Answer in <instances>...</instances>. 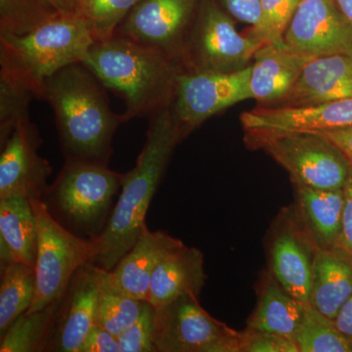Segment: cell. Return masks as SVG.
Wrapping results in <instances>:
<instances>
[{"instance_id": "6da1fadb", "label": "cell", "mask_w": 352, "mask_h": 352, "mask_svg": "<svg viewBox=\"0 0 352 352\" xmlns=\"http://www.w3.org/2000/svg\"><path fill=\"white\" fill-rule=\"evenodd\" d=\"M82 64L104 87L122 97L124 122L170 107L184 72L179 58L119 34L96 41Z\"/></svg>"}, {"instance_id": "7a4b0ae2", "label": "cell", "mask_w": 352, "mask_h": 352, "mask_svg": "<svg viewBox=\"0 0 352 352\" xmlns=\"http://www.w3.org/2000/svg\"><path fill=\"white\" fill-rule=\"evenodd\" d=\"M150 118L144 147L135 166L122 175V191L110 219L94 239L96 254L92 263L105 270H112L138 240L153 197L180 142L170 107Z\"/></svg>"}, {"instance_id": "3957f363", "label": "cell", "mask_w": 352, "mask_h": 352, "mask_svg": "<svg viewBox=\"0 0 352 352\" xmlns=\"http://www.w3.org/2000/svg\"><path fill=\"white\" fill-rule=\"evenodd\" d=\"M102 83L82 63L69 65L44 85L66 160L106 164L124 115L111 110Z\"/></svg>"}, {"instance_id": "277c9868", "label": "cell", "mask_w": 352, "mask_h": 352, "mask_svg": "<svg viewBox=\"0 0 352 352\" xmlns=\"http://www.w3.org/2000/svg\"><path fill=\"white\" fill-rule=\"evenodd\" d=\"M96 43L76 11H58L24 36H0V65L24 78L43 98L46 80L58 71L82 63Z\"/></svg>"}, {"instance_id": "5b68a950", "label": "cell", "mask_w": 352, "mask_h": 352, "mask_svg": "<svg viewBox=\"0 0 352 352\" xmlns=\"http://www.w3.org/2000/svg\"><path fill=\"white\" fill-rule=\"evenodd\" d=\"M122 175L106 164L66 160L41 200L68 230L94 240L110 219Z\"/></svg>"}, {"instance_id": "8992f818", "label": "cell", "mask_w": 352, "mask_h": 352, "mask_svg": "<svg viewBox=\"0 0 352 352\" xmlns=\"http://www.w3.org/2000/svg\"><path fill=\"white\" fill-rule=\"evenodd\" d=\"M247 143L261 148L288 171L293 184L316 189L344 187L351 166L342 153L310 131L247 133Z\"/></svg>"}, {"instance_id": "52a82bcc", "label": "cell", "mask_w": 352, "mask_h": 352, "mask_svg": "<svg viewBox=\"0 0 352 352\" xmlns=\"http://www.w3.org/2000/svg\"><path fill=\"white\" fill-rule=\"evenodd\" d=\"M38 229L36 296L29 311L43 309L61 300L76 271L92 263L94 240L80 237L50 214L43 200H32Z\"/></svg>"}, {"instance_id": "ba28073f", "label": "cell", "mask_w": 352, "mask_h": 352, "mask_svg": "<svg viewBox=\"0 0 352 352\" xmlns=\"http://www.w3.org/2000/svg\"><path fill=\"white\" fill-rule=\"evenodd\" d=\"M195 296L156 308L155 352H240V332L214 318Z\"/></svg>"}, {"instance_id": "9c48e42d", "label": "cell", "mask_w": 352, "mask_h": 352, "mask_svg": "<svg viewBox=\"0 0 352 352\" xmlns=\"http://www.w3.org/2000/svg\"><path fill=\"white\" fill-rule=\"evenodd\" d=\"M193 29L188 32L182 60L187 72L236 71L254 56L263 43L252 34L242 36L233 21L214 0H203Z\"/></svg>"}, {"instance_id": "30bf717a", "label": "cell", "mask_w": 352, "mask_h": 352, "mask_svg": "<svg viewBox=\"0 0 352 352\" xmlns=\"http://www.w3.org/2000/svg\"><path fill=\"white\" fill-rule=\"evenodd\" d=\"M252 66L231 72H187L180 74L171 113L180 141L217 113L251 99Z\"/></svg>"}, {"instance_id": "8fae6325", "label": "cell", "mask_w": 352, "mask_h": 352, "mask_svg": "<svg viewBox=\"0 0 352 352\" xmlns=\"http://www.w3.org/2000/svg\"><path fill=\"white\" fill-rule=\"evenodd\" d=\"M264 245L268 271L291 295L309 305L318 248L294 205L282 208L271 222Z\"/></svg>"}, {"instance_id": "7c38bea8", "label": "cell", "mask_w": 352, "mask_h": 352, "mask_svg": "<svg viewBox=\"0 0 352 352\" xmlns=\"http://www.w3.org/2000/svg\"><path fill=\"white\" fill-rule=\"evenodd\" d=\"M199 0H139L115 34L182 60Z\"/></svg>"}, {"instance_id": "4fadbf2b", "label": "cell", "mask_w": 352, "mask_h": 352, "mask_svg": "<svg viewBox=\"0 0 352 352\" xmlns=\"http://www.w3.org/2000/svg\"><path fill=\"white\" fill-rule=\"evenodd\" d=\"M284 41L307 57L352 55V28L335 0H302Z\"/></svg>"}, {"instance_id": "5bb4252c", "label": "cell", "mask_w": 352, "mask_h": 352, "mask_svg": "<svg viewBox=\"0 0 352 352\" xmlns=\"http://www.w3.org/2000/svg\"><path fill=\"white\" fill-rule=\"evenodd\" d=\"M43 143L38 129L31 120L12 132L0 155V199L21 197L41 200L47 190L52 166L38 155Z\"/></svg>"}, {"instance_id": "9a60e30c", "label": "cell", "mask_w": 352, "mask_h": 352, "mask_svg": "<svg viewBox=\"0 0 352 352\" xmlns=\"http://www.w3.org/2000/svg\"><path fill=\"white\" fill-rule=\"evenodd\" d=\"M96 302L95 264L87 263L76 271L65 292L46 351L80 352L95 324Z\"/></svg>"}, {"instance_id": "2e32d148", "label": "cell", "mask_w": 352, "mask_h": 352, "mask_svg": "<svg viewBox=\"0 0 352 352\" xmlns=\"http://www.w3.org/2000/svg\"><path fill=\"white\" fill-rule=\"evenodd\" d=\"M245 133L320 131L352 126V97L305 107H261L242 113Z\"/></svg>"}, {"instance_id": "e0dca14e", "label": "cell", "mask_w": 352, "mask_h": 352, "mask_svg": "<svg viewBox=\"0 0 352 352\" xmlns=\"http://www.w3.org/2000/svg\"><path fill=\"white\" fill-rule=\"evenodd\" d=\"M352 97V55L312 58L283 98L267 107H305Z\"/></svg>"}, {"instance_id": "ac0fdd59", "label": "cell", "mask_w": 352, "mask_h": 352, "mask_svg": "<svg viewBox=\"0 0 352 352\" xmlns=\"http://www.w3.org/2000/svg\"><path fill=\"white\" fill-rule=\"evenodd\" d=\"M183 243L166 231H151L147 224L133 247L110 272L111 281L122 293L139 300H147L153 272L164 256Z\"/></svg>"}, {"instance_id": "d6986e66", "label": "cell", "mask_w": 352, "mask_h": 352, "mask_svg": "<svg viewBox=\"0 0 352 352\" xmlns=\"http://www.w3.org/2000/svg\"><path fill=\"white\" fill-rule=\"evenodd\" d=\"M207 278L203 252L198 248L183 244L164 256L155 268L147 300L159 308L182 296L200 298Z\"/></svg>"}, {"instance_id": "ffe728a7", "label": "cell", "mask_w": 352, "mask_h": 352, "mask_svg": "<svg viewBox=\"0 0 352 352\" xmlns=\"http://www.w3.org/2000/svg\"><path fill=\"white\" fill-rule=\"evenodd\" d=\"M254 58L250 82L252 98L270 105L283 98L312 59L285 43L263 44Z\"/></svg>"}, {"instance_id": "44dd1931", "label": "cell", "mask_w": 352, "mask_h": 352, "mask_svg": "<svg viewBox=\"0 0 352 352\" xmlns=\"http://www.w3.org/2000/svg\"><path fill=\"white\" fill-rule=\"evenodd\" d=\"M293 186L294 207L318 250L339 248L344 220V189Z\"/></svg>"}, {"instance_id": "7402d4cb", "label": "cell", "mask_w": 352, "mask_h": 352, "mask_svg": "<svg viewBox=\"0 0 352 352\" xmlns=\"http://www.w3.org/2000/svg\"><path fill=\"white\" fill-rule=\"evenodd\" d=\"M38 229L32 201L21 197L0 199V268L22 263L36 267Z\"/></svg>"}, {"instance_id": "603a6c76", "label": "cell", "mask_w": 352, "mask_h": 352, "mask_svg": "<svg viewBox=\"0 0 352 352\" xmlns=\"http://www.w3.org/2000/svg\"><path fill=\"white\" fill-rule=\"evenodd\" d=\"M256 292L258 303L247 328L293 338L305 316L307 303L291 295L268 270L263 271Z\"/></svg>"}, {"instance_id": "cb8c5ba5", "label": "cell", "mask_w": 352, "mask_h": 352, "mask_svg": "<svg viewBox=\"0 0 352 352\" xmlns=\"http://www.w3.org/2000/svg\"><path fill=\"white\" fill-rule=\"evenodd\" d=\"M352 296V259L340 248L318 250L315 258L309 305L335 320Z\"/></svg>"}, {"instance_id": "d4e9b609", "label": "cell", "mask_w": 352, "mask_h": 352, "mask_svg": "<svg viewBox=\"0 0 352 352\" xmlns=\"http://www.w3.org/2000/svg\"><path fill=\"white\" fill-rule=\"evenodd\" d=\"M36 296V270L22 263H9L1 270L0 338L14 322L29 311Z\"/></svg>"}, {"instance_id": "484cf974", "label": "cell", "mask_w": 352, "mask_h": 352, "mask_svg": "<svg viewBox=\"0 0 352 352\" xmlns=\"http://www.w3.org/2000/svg\"><path fill=\"white\" fill-rule=\"evenodd\" d=\"M97 302L95 324L119 336L138 318L144 300L122 293L111 281L110 272L95 265Z\"/></svg>"}, {"instance_id": "4316f807", "label": "cell", "mask_w": 352, "mask_h": 352, "mask_svg": "<svg viewBox=\"0 0 352 352\" xmlns=\"http://www.w3.org/2000/svg\"><path fill=\"white\" fill-rule=\"evenodd\" d=\"M61 300L38 311L21 315L1 337L0 351H46Z\"/></svg>"}, {"instance_id": "83f0119b", "label": "cell", "mask_w": 352, "mask_h": 352, "mask_svg": "<svg viewBox=\"0 0 352 352\" xmlns=\"http://www.w3.org/2000/svg\"><path fill=\"white\" fill-rule=\"evenodd\" d=\"M34 98H38L34 87L12 69L0 65V146L30 120V104Z\"/></svg>"}, {"instance_id": "f1b7e54d", "label": "cell", "mask_w": 352, "mask_h": 352, "mask_svg": "<svg viewBox=\"0 0 352 352\" xmlns=\"http://www.w3.org/2000/svg\"><path fill=\"white\" fill-rule=\"evenodd\" d=\"M293 339L300 352H352V340L340 332L333 319L310 305Z\"/></svg>"}, {"instance_id": "f546056e", "label": "cell", "mask_w": 352, "mask_h": 352, "mask_svg": "<svg viewBox=\"0 0 352 352\" xmlns=\"http://www.w3.org/2000/svg\"><path fill=\"white\" fill-rule=\"evenodd\" d=\"M57 12L46 0H0V36H24Z\"/></svg>"}, {"instance_id": "4dcf8cb0", "label": "cell", "mask_w": 352, "mask_h": 352, "mask_svg": "<svg viewBox=\"0 0 352 352\" xmlns=\"http://www.w3.org/2000/svg\"><path fill=\"white\" fill-rule=\"evenodd\" d=\"M139 0H85L80 13L96 41L112 38Z\"/></svg>"}, {"instance_id": "1f68e13d", "label": "cell", "mask_w": 352, "mask_h": 352, "mask_svg": "<svg viewBox=\"0 0 352 352\" xmlns=\"http://www.w3.org/2000/svg\"><path fill=\"white\" fill-rule=\"evenodd\" d=\"M300 1L261 0V17L251 34L263 44L285 43V34Z\"/></svg>"}, {"instance_id": "d6a6232c", "label": "cell", "mask_w": 352, "mask_h": 352, "mask_svg": "<svg viewBox=\"0 0 352 352\" xmlns=\"http://www.w3.org/2000/svg\"><path fill=\"white\" fill-rule=\"evenodd\" d=\"M156 308L144 300L138 318L118 336L120 352H155Z\"/></svg>"}, {"instance_id": "836d02e7", "label": "cell", "mask_w": 352, "mask_h": 352, "mask_svg": "<svg viewBox=\"0 0 352 352\" xmlns=\"http://www.w3.org/2000/svg\"><path fill=\"white\" fill-rule=\"evenodd\" d=\"M240 352H300L288 336L245 328L240 332Z\"/></svg>"}, {"instance_id": "e575fe53", "label": "cell", "mask_w": 352, "mask_h": 352, "mask_svg": "<svg viewBox=\"0 0 352 352\" xmlns=\"http://www.w3.org/2000/svg\"><path fill=\"white\" fill-rule=\"evenodd\" d=\"M80 352H120L117 336L94 324L85 337Z\"/></svg>"}, {"instance_id": "d590c367", "label": "cell", "mask_w": 352, "mask_h": 352, "mask_svg": "<svg viewBox=\"0 0 352 352\" xmlns=\"http://www.w3.org/2000/svg\"><path fill=\"white\" fill-rule=\"evenodd\" d=\"M228 13L237 20L256 25L261 17V0H222Z\"/></svg>"}, {"instance_id": "8d00e7d4", "label": "cell", "mask_w": 352, "mask_h": 352, "mask_svg": "<svg viewBox=\"0 0 352 352\" xmlns=\"http://www.w3.org/2000/svg\"><path fill=\"white\" fill-rule=\"evenodd\" d=\"M342 189L344 193V208L342 233L339 248L344 250L347 256L352 259V166Z\"/></svg>"}, {"instance_id": "74e56055", "label": "cell", "mask_w": 352, "mask_h": 352, "mask_svg": "<svg viewBox=\"0 0 352 352\" xmlns=\"http://www.w3.org/2000/svg\"><path fill=\"white\" fill-rule=\"evenodd\" d=\"M327 139L335 147L342 153L349 164L352 166V126L342 129H330V131H310Z\"/></svg>"}, {"instance_id": "f35d334b", "label": "cell", "mask_w": 352, "mask_h": 352, "mask_svg": "<svg viewBox=\"0 0 352 352\" xmlns=\"http://www.w3.org/2000/svg\"><path fill=\"white\" fill-rule=\"evenodd\" d=\"M335 323L340 332L352 340V296L338 312Z\"/></svg>"}, {"instance_id": "ab89813d", "label": "cell", "mask_w": 352, "mask_h": 352, "mask_svg": "<svg viewBox=\"0 0 352 352\" xmlns=\"http://www.w3.org/2000/svg\"><path fill=\"white\" fill-rule=\"evenodd\" d=\"M335 2L340 13L352 28V0H335Z\"/></svg>"}, {"instance_id": "60d3db41", "label": "cell", "mask_w": 352, "mask_h": 352, "mask_svg": "<svg viewBox=\"0 0 352 352\" xmlns=\"http://www.w3.org/2000/svg\"><path fill=\"white\" fill-rule=\"evenodd\" d=\"M57 11H75L71 0H46Z\"/></svg>"}, {"instance_id": "b9f144b4", "label": "cell", "mask_w": 352, "mask_h": 352, "mask_svg": "<svg viewBox=\"0 0 352 352\" xmlns=\"http://www.w3.org/2000/svg\"><path fill=\"white\" fill-rule=\"evenodd\" d=\"M71 1L74 10L76 11V12H80V8H82V3L85 0H71Z\"/></svg>"}]
</instances>
